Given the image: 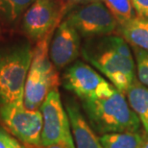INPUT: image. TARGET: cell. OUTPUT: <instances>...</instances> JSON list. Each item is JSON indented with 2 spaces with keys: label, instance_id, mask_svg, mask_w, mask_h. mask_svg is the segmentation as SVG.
I'll list each match as a JSON object with an SVG mask.
<instances>
[{
  "label": "cell",
  "instance_id": "6da1fadb",
  "mask_svg": "<svg viewBox=\"0 0 148 148\" xmlns=\"http://www.w3.org/2000/svg\"><path fill=\"white\" fill-rule=\"evenodd\" d=\"M82 55L124 94L138 79L133 52L121 36L108 35L88 38L82 48Z\"/></svg>",
  "mask_w": 148,
  "mask_h": 148
},
{
  "label": "cell",
  "instance_id": "7a4b0ae2",
  "mask_svg": "<svg viewBox=\"0 0 148 148\" xmlns=\"http://www.w3.org/2000/svg\"><path fill=\"white\" fill-rule=\"evenodd\" d=\"M81 104L88 121L100 136L140 130V119L130 107L125 94L117 88L110 95L83 100Z\"/></svg>",
  "mask_w": 148,
  "mask_h": 148
},
{
  "label": "cell",
  "instance_id": "3957f363",
  "mask_svg": "<svg viewBox=\"0 0 148 148\" xmlns=\"http://www.w3.org/2000/svg\"><path fill=\"white\" fill-rule=\"evenodd\" d=\"M32 58L33 49L28 42L0 53V106L23 103Z\"/></svg>",
  "mask_w": 148,
  "mask_h": 148
},
{
  "label": "cell",
  "instance_id": "277c9868",
  "mask_svg": "<svg viewBox=\"0 0 148 148\" xmlns=\"http://www.w3.org/2000/svg\"><path fill=\"white\" fill-rule=\"evenodd\" d=\"M52 36L37 41L26 78L23 103L27 109L38 110L47 94L60 84L58 72L49 57V42Z\"/></svg>",
  "mask_w": 148,
  "mask_h": 148
},
{
  "label": "cell",
  "instance_id": "5b68a950",
  "mask_svg": "<svg viewBox=\"0 0 148 148\" xmlns=\"http://www.w3.org/2000/svg\"><path fill=\"white\" fill-rule=\"evenodd\" d=\"M71 8L69 0H35L23 14V33L34 41L51 36Z\"/></svg>",
  "mask_w": 148,
  "mask_h": 148
},
{
  "label": "cell",
  "instance_id": "8992f818",
  "mask_svg": "<svg viewBox=\"0 0 148 148\" xmlns=\"http://www.w3.org/2000/svg\"><path fill=\"white\" fill-rule=\"evenodd\" d=\"M64 20L80 36L88 38L112 35L118 28L116 20L101 0L73 6Z\"/></svg>",
  "mask_w": 148,
  "mask_h": 148
},
{
  "label": "cell",
  "instance_id": "52a82bcc",
  "mask_svg": "<svg viewBox=\"0 0 148 148\" xmlns=\"http://www.w3.org/2000/svg\"><path fill=\"white\" fill-rule=\"evenodd\" d=\"M40 111L43 118L41 145L62 144L66 148H75L69 118L62 103L58 88L47 94Z\"/></svg>",
  "mask_w": 148,
  "mask_h": 148
},
{
  "label": "cell",
  "instance_id": "ba28073f",
  "mask_svg": "<svg viewBox=\"0 0 148 148\" xmlns=\"http://www.w3.org/2000/svg\"><path fill=\"white\" fill-rule=\"evenodd\" d=\"M0 118L14 137L29 146L41 145L43 126L42 114L40 110H30L24 104L0 106Z\"/></svg>",
  "mask_w": 148,
  "mask_h": 148
},
{
  "label": "cell",
  "instance_id": "9c48e42d",
  "mask_svg": "<svg viewBox=\"0 0 148 148\" xmlns=\"http://www.w3.org/2000/svg\"><path fill=\"white\" fill-rule=\"evenodd\" d=\"M63 86L83 100L108 96L114 87L88 64L76 62L67 67L63 75Z\"/></svg>",
  "mask_w": 148,
  "mask_h": 148
},
{
  "label": "cell",
  "instance_id": "30bf717a",
  "mask_svg": "<svg viewBox=\"0 0 148 148\" xmlns=\"http://www.w3.org/2000/svg\"><path fill=\"white\" fill-rule=\"evenodd\" d=\"M81 51L80 34L69 22L62 21L52 36L49 45V57L58 69L73 63Z\"/></svg>",
  "mask_w": 148,
  "mask_h": 148
},
{
  "label": "cell",
  "instance_id": "8fae6325",
  "mask_svg": "<svg viewBox=\"0 0 148 148\" xmlns=\"http://www.w3.org/2000/svg\"><path fill=\"white\" fill-rule=\"evenodd\" d=\"M66 111L69 118L75 148H104L96 132L73 99L66 100Z\"/></svg>",
  "mask_w": 148,
  "mask_h": 148
},
{
  "label": "cell",
  "instance_id": "7c38bea8",
  "mask_svg": "<svg viewBox=\"0 0 148 148\" xmlns=\"http://www.w3.org/2000/svg\"><path fill=\"white\" fill-rule=\"evenodd\" d=\"M125 95L130 107L148 135V88L137 79L126 90Z\"/></svg>",
  "mask_w": 148,
  "mask_h": 148
},
{
  "label": "cell",
  "instance_id": "4fadbf2b",
  "mask_svg": "<svg viewBox=\"0 0 148 148\" xmlns=\"http://www.w3.org/2000/svg\"><path fill=\"white\" fill-rule=\"evenodd\" d=\"M117 33L130 45L148 52V19L136 16L126 24L118 26Z\"/></svg>",
  "mask_w": 148,
  "mask_h": 148
},
{
  "label": "cell",
  "instance_id": "5bb4252c",
  "mask_svg": "<svg viewBox=\"0 0 148 148\" xmlns=\"http://www.w3.org/2000/svg\"><path fill=\"white\" fill-rule=\"evenodd\" d=\"M146 133L122 132L99 136L104 148H141Z\"/></svg>",
  "mask_w": 148,
  "mask_h": 148
},
{
  "label": "cell",
  "instance_id": "9a60e30c",
  "mask_svg": "<svg viewBox=\"0 0 148 148\" xmlns=\"http://www.w3.org/2000/svg\"><path fill=\"white\" fill-rule=\"evenodd\" d=\"M118 26H122L136 17V12L132 0H102Z\"/></svg>",
  "mask_w": 148,
  "mask_h": 148
},
{
  "label": "cell",
  "instance_id": "2e32d148",
  "mask_svg": "<svg viewBox=\"0 0 148 148\" xmlns=\"http://www.w3.org/2000/svg\"><path fill=\"white\" fill-rule=\"evenodd\" d=\"M35 0H0V17L8 23L16 21Z\"/></svg>",
  "mask_w": 148,
  "mask_h": 148
},
{
  "label": "cell",
  "instance_id": "e0dca14e",
  "mask_svg": "<svg viewBox=\"0 0 148 148\" xmlns=\"http://www.w3.org/2000/svg\"><path fill=\"white\" fill-rule=\"evenodd\" d=\"M132 48L136 59L138 80L148 88V52L136 46H132Z\"/></svg>",
  "mask_w": 148,
  "mask_h": 148
},
{
  "label": "cell",
  "instance_id": "ac0fdd59",
  "mask_svg": "<svg viewBox=\"0 0 148 148\" xmlns=\"http://www.w3.org/2000/svg\"><path fill=\"white\" fill-rule=\"evenodd\" d=\"M0 148H24L18 140L10 136L3 129H0Z\"/></svg>",
  "mask_w": 148,
  "mask_h": 148
},
{
  "label": "cell",
  "instance_id": "d6986e66",
  "mask_svg": "<svg viewBox=\"0 0 148 148\" xmlns=\"http://www.w3.org/2000/svg\"><path fill=\"white\" fill-rule=\"evenodd\" d=\"M132 2L138 17L148 19V0H132Z\"/></svg>",
  "mask_w": 148,
  "mask_h": 148
},
{
  "label": "cell",
  "instance_id": "ffe728a7",
  "mask_svg": "<svg viewBox=\"0 0 148 148\" xmlns=\"http://www.w3.org/2000/svg\"><path fill=\"white\" fill-rule=\"evenodd\" d=\"M92 1H96V0H69L70 4L73 7V6L76 5H81V4H87V3L92 2Z\"/></svg>",
  "mask_w": 148,
  "mask_h": 148
},
{
  "label": "cell",
  "instance_id": "44dd1931",
  "mask_svg": "<svg viewBox=\"0 0 148 148\" xmlns=\"http://www.w3.org/2000/svg\"><path fill=\"white\" fill-rule=\"evenodd\" d=\"M32 148H66V146L62 145V144H52V145H40V146H36V147H32Z\"/></svg>",
  "mask_w": 148,
  "mask_h": 148
},
{
  "label": "cell",
  "instance_id": "7402d4cb",
  "mask_svg": "<svg viewBox=\"0 0 148 148\" xmlns=\"http://www.w3.org/2000/svg\"><path fill=\"white\" fill-rule=\"evenodd\" d=\"M141 148H148V135H145V138L143 140V145H141Z\"/></svg>",
  "mask_w": 148,
  "mask_h": 148
}]
</instances>
